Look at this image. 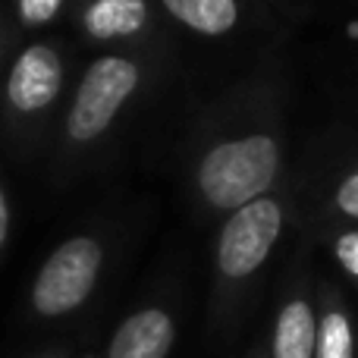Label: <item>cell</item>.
Segmentation results:
<instances>
[{"label":"cell","mask_w":358,"mask_h":358,"mask_svg":"<svg viewBox=\"0 0 358 358\" xmlns=\"http://www.w3.org/2000/svg\"><path fill=\"white\" fill-rule=\"evenodd\" d=\"M283 167V88L277 79L255 76L201 120L189 142L185 179L198 210L210 220H223L277 189Z\"/></svg>","instance_id":"6da1fadb"},{"label":"cell","mask_w":358,"mask_h":358,"mask_svg":"<svg viewBox=\"0 0 358 358\" xmlns=\"http://www.w3.org/2000/svg\"><path fill=\"white\" fill-rule=\"evenodd\" d=\"M296 217V198L289 189L273 192L236 208L220 220L210 258L208 334L214 340H233L252 311L258 286Z\"/></svg>","instance_id":"7a4b0ae2"},{"label":"cell","mask_w":358,"mask_h":358,"mask_svg":"<svg viewBox=\"0 0 358 358\" xmlns=\"http://www.w3.org/2000/svg\"><path fill=\"white\" fill-rule=\"evenodd\" d=\"M151 60L145 54L107 50L88 63L60 117L57 151H60L63 167H73V164L92 157L110 138L120 120L129 113V107L145 92Z\"/></svg>","instance_id":"3957f363"},{"label":"cell","mask_w":358,"mask_h":358,"mask_svg":"<svg viewBox=\"0 0 358 358\" xmlns=\"http://www.w3.org/2000/svg\"><path fill=\"white\" fill-rule=\"evenodd\" d=\"M66 92V54L57 41H31L3 76V120L13 142L31 145L48 132Z\"/></svg>","instance_id":"277c9868"},{"label":"cell","mask_w":358,"mask_h":358,"mask_svg":"<svg viewBox=\"0 0 358 358\" xmlns=\"http://www.w3.org/2000/svg\"><path fill=\"white\" fill-rule=\"evenodd\" d=\"M107 267V242L98 233H73L38 264L29 286V315L35 321H63L92 302Z\"/></svg>","instance_id":"5b68a950"},{"label":"cell","mask_w":358,"mask_h":358,"mask_svg":"<svg viewBox=\"0 0 358 358\" xmlns=\"http://www.w3.org/2000/svg\"><path fill=\"white\" fill-rule=\"evenodd\" d=\"M317 336V280L299 255L280 283L271 330L264 336L267 358H315Z\"/></svg>","instance_id":"8992f818"},{"label":"cell","mask_w":358,"mask_h":358,"mask_svg":"<svg viewBox=\"0 0 358 358\" xmlns=\"http://www.w3.org/2000/svg\"><path fill=\"white\" fill-rule=\"evenodd\" d=\"M79 31L92 44L117 54H145L161 38V22L151 0H73Z\"/></svg>","instance_id":"52a82bcc"},{"label":"cell","mask_w":358,"mask_h":358,"mask_svg":"<svg viewBox=\"0 0 358 358\" xmlns=\"http://www.w3.org/2000/svg\"><path fill=\"white\" fill-rule=\"evenodd\" d=\"M179 340V315L170 302L151 299L132 308L104 349V358H170Z\"/></svg>","instance_id":"ba28073f"},{"label":"cell","mask_w":358,"mask_h":358,"mask_svg":"<svg viewBox=\"0 0 358 358\" xmlns=\"http://www.w3.org/2000/svg\"><path fill=\"white\" fill-rule=\"evenodd\" d=\"M315 358H358L355 315L334 280H317Z\"/></svg>","instance_id":"9c48e42d"},{"label":"cell","mask_w":358,"mask_h":358,"mask_svg":"<svg viewBox=\"0 0 358 358\" xmlns=\"http://www.w3.org/2000/svg\"><path fill=\"white\" fill-rule=\"evenodd\" d=\"M157 6L176 25L201 38H223L245 19V0H157Z\"/></svg>","instance_id":"30bf717a"},{"label":"cell","mask_w":358,"mask_h":358,"mask_svg":"<svg viewBox=\"0 0 358 358\" xmlns=\"http://www.w3.org/2000/svg\"><path fill=\"white\" fill-rule=\"evenodd\" d=\"M324 210H327L330 223H336V227H358V164H352L330 185Z\"/></svg>","instance_id":"8fae6325"},{"label":"cell","mask_w":358,"mask_h":358,"mask_svg":"<svg viewBox=\"0 0 358 358\" xmlns=\"http://www.w3.org/2000/svg\"><path fill=\"white\" fill-rule=\"evenodd\" d=\"M69 0H13V22L25 31L54 25L66 13Z\"/></svg>","instance_id":"7c38bea8"},{"label":"cell","mask_w":358,"mask_h":358,"mask_svg":"<svg viewBox=\"0 0 358 358\" xmlns=\"http://www.w3.org/2000/svg\"><path fill=\"white\" fill-rule=\"evenodd\" d=\"M327 245L340 271L358 286V227H336L327 236Z\"/></svg>","instance_id":"4fadbf2b"},{"label":"cell","mask_w":358,"mask_h":358,"mask_svg":"<svg viewBox=\"0 0 358 358\" xmlns=\"http://www.w3.org/2000/svg\"><path fill=\"white\" fill-rule=\"evenodd\" d=\"M10 236H13V198L6 182L0 179V261H3L6 248H10Z\"/></svg>","instance_id":"5bb4252c"},{"label":"cell","mask_w":358,"mask_h":358,"mask_svg":"<svg viewBox=\"0 0 358 358\" xmlns=\"http://www.w3.org/2000/svg\"><path fill=\"white\" fill-rule=\"evenodd\" d=\"M13 48V25L10 19H6V10L0 6V73L6 69V54H10Z\"/></svg>","instance_id":"9a60e30c"},{"label":"cell","mask_w":358,"mask_h":358,"mask_svg":"<svg viewBox=\"0 0 358 358\" xmlns=\"http://www.w3.org/2000/svg\"><path fill=\"white\" fill-rule=\"evenodd\" d=\"M31 358H73L69 355V349H48V352H38V355H31Z\"/></svg>","instance_id":"2e32d148"},{"label":"cell","mask_w":358,"mask_h":358,"mask_svg":"<svg viewBox=\"0 0 358 358\" xmlns=\"http://www.w3.org/2000/svg\"><path fill=\"white\" fill-rule=\"evenodd\" d=\"M245 358H267V346H264V340L255 343V346L245 352Z\"/></svg>","instance_id":"e0dca14e"},{"label":"cell","mask_w":358,"mask_h":358,"mask_svg":"<svg viewBox=\"0 0 358 358\" xmlns=\"http://www.w3.org/2000/svg\"><path fill=\"white\" fill-rule=\"evenodd\" d=\"M76 358H104V355H98V352H82V355H76Z\"/></svg>","instance_id":"ac0fdd59"}]
</instances>
